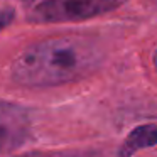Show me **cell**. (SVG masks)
I'll use <instances>...</instances> for the list:
<instances>
[{
  "label": "cell",
  "instance_id": "277c9868",
  "mask_svg": "<svg viewBox=\"0 0 157 157\" xmlns=\"http://www.w3.org/2000/svg\"><path fill=\"white\" fill-rule=\"evenodd\" d=\"M154 145H157V125H154V123L139 125L123 140L118 150V157H132L133 154L140 152L142 149Z\"/></svg>",
  "mask_w": 157,
  "mask_h": 157
},
{
  "label": "cell",
  "instance_id": "6da1fadb",
  "mask_svg": "<svg viewBox=\"0 0 157 157\" xmlns=\"http://www.w3.org/2000/svg\"><path fill=\"white\" fill-rule=\"evenodd\" d=\"M101 59V49L88 37H51L24 49L12 63L10 76L17 85L29 88L59 86L88 76Z\"/></svg>",
  "mask_w": 157,
  "mask_h": 157
},
{
  "label": "cell",
  "instance_id": "8992f818",
  "mask_svg": "<svg viewBox=\"0 0 157 157\" xmlns=\"http://www.w3.org/2000/svg\"><path fill=\"white\" fill-rule=\"evenodd\" d=\"M17 157H59V155H54V154H39V152H31V154H25V155H17Z\"/></svg>",
  "mask_w": 157,
  "mask_h": 157
},
{
  "label": "cell",
  "instance_id": "5b68a950",
  "mask_svg": "<svg viewBox=\"0 0 157 157\" xmlns=\"http://www.w3.org/2000/svg\"><path fill=\"white\" fill-rule=\"evenodd\" d=\"M14 19H15V12L12 9H2L0 10V31H4L5 27H9Z\"/></svg>",
  "mask_w": 157,
  "mask_h": 157
},
{
  "label": "cell",
  "instance_id": "7a4b0ae2",
  "mask_svg": "<svg viewBox=\"0 0 157 157\" xmlns=\"http://www.w3.org/2000/svg\"><path fill=\"white\" fill-rule=\"evenodd\" d=\"M127 0H42L29 12L32 24L81 22L122 7Z\"/></svg>",
  "mask_w": 157,
  "mask_h": 157
},
{
  "label": "cell",
  "instance_id": "3957f363",
  "mask_svg": "<svg viewBox=\"0 0 157 157\" xmlns=\"http://www.w3.org/2000/svg\"><path fill=\"white\" fill-rule=\"evenodd\" d=\"M29 115L22 106L0 100V154L19 147L29 135Z\"/></svg>",
  "mask_w": 157,
  "mask_h": 157
},
{
  "label": "cell",
  "instance_id": "52a82bcc",
  "mask_svg": "<svg viewBox=\"0 0 157 157\" xmlns=\"http://www.w3.org/2000/svg\"><path fill=\"white\" fill-rule=\"evenodd\" d=\"M154 66H155V69H157V49H155V52H154Z\"/></svg>",
  "mask_w": 157,
  "mask_h": 157
}]
</instances>
